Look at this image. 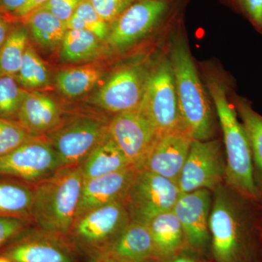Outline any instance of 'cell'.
<instances>
[{
	"label": "cell",
	"mask_w": 262,
	"mask_h": 262,
	"mask_svg": "<svg viewBox=\"0 0 262 262\" xmlns=\"http://www.w3.org/2000/svg\"><path fill=\"white\" fill-rule=\"evenodd\" d=\"M173 70L183 130L193 140L207 141L213 134V115L208 95L184 37H176L170 46Z\"/></svg>",
	"instance_id": "1"
},
{
	"label": "cell",
	"mask_w": 262,
	"mask_h": 262,
	"mask_svg": "<svg viewBox=\"0 0 262 262\" xmlns=\"http://www.w3.org/2000/svg\"><path fill=\"white\" fill-rule=\"evenodd\" d=\"M84 179L80 165L59 169L34 185L32 222L48 232L69 235L80 203Z\"/></svg>",
	"instance_id": "2"
},
{
	"label": "cell",
	"mask_w": 262,
	"mask_h": 262,
	"mask_svg": "<svg viewBox=\"0 0 262 262\" xmlns=\"http://www.w3.org/2000/svg\"><path fill=\"white\" fill-rule=\"evenodd\" d=\"M207 83L223 132L227 182L239 194L256 199L258 189L254 177L252 151L246 131L229 104L227 91L222 81L208 77Z\"/></svg>",
	"instance_id": "3"
},
{
	"label": "cell",
	"mask_w": 262,
	"mask_h": 262,
	"mask_svg": "<svg viewBox=\"0 0 262 262\" xmlns=\"http://www.w3.org/2000/svg\"><path fill=\"white\" fill-rule=\"evenodd\" d=\"M242 215L227 193L218 189L208 223L215 262H251V243Z\"/></svg>",
	"instance_id": "4"
},
{
	"label": "cell",
	"mask_w": 262,
	"mask_h": 262,
	"mask_svg": "<svg viewBox=\"0 0 262 262\" xmlns=\"http://www.w3.org/2000/svg\"><path fill=\"white\" fill-rule=\"evenodd\" d=\"M139 108L160 137L184 133L173 70L168 58L160 60L150 71Z\"/></svg>",
	"instance_id": "5"
},
{
	"label": "cell",
	"mask_w": 262,
	"mask_h": 262,
	"mask_svg": "<svg viewBox=\"0 0 262 262\" xmlns=\"http://www.w3.org/2000/svg\"><path fill=\"white\" fill-rule=\"evenodd\" d=\"M124 201L98 207L76 219L69 237L80 251L99 256L130 222Z\"/></svg>",
	"instance_id": "6"
},
{
	"label": "cell",
	"mask_w": 262,
	"mask_h": 262,
	"mask_svg": "<svg viewBox=\"0 0 262 262\" xmlns=\"http://www.w3.org/2000/svg\"><path fill=\"white\" fill-rule=\"evenodd\" d=\"M108 125L96 117L81 116L61 122L45 138L56 151L61 168L77 166L107 134Z\"/></svg>",
	"instance_id": "7"
},
{
	"label": "cell",
	"mask_w": 262,
	"mask_h": 262,
	"mask_svg": "<svg viewBox=\"0 0 262 262\" xmlns=\"http://www.w3.org/2000/svg\"><path fill=\"white\" fill-rule=\"evenodd\" d=\"M181 194L175 182L139 170L124 203L130 221L147 224L157 215L172 211Z\"/></svg>",
	"instance_id": "8"
},
{
	"label": "cell",
	"mask_w": 262,
	"mask_h": 262,
	"mask_svg": "<svg viewBox=\"0 0 262 262\" xmlns=\"http://www.w3.org/2000/svg\"><path fill=\"white\" fill-rule=\"evenodd\" d=\"M59 169L56 152L45 137L34 138L0 157V177L18 179L30 185L46 180Z\"/></svg>",
	"instance_id": "9"
},
{
	"label": "cell",
	"mask_w": 262,
	"mask_h": 262,
	"mask_svg": "<svg viewBox=\"0 0 262 262\" xmlns=\"http://www.w3.org/2000/svg\"><path fill=\"white\" fill-rule=\"evenodd\" d=\"M15 239L3 253L13 262H80L81 251L68 235L37 227Z\"/></svg>",
	"instance_id": "10"
},
{
	"label": "cell",
	"mask_w": 262,
	"mask_h": 262,
	"mask_svg": "<svg viewBox=\"0 0 262 262\" xmlns=\"http://www.w3.org/2000/svg\"><path fill=\"white\" fill-rule=\"evenodd\" d=\"M149 72L140 65L124 66L108 77L94 103L115 115L137 110L145 93Z\"/></svg>",
	"instance_id": "11"
},
{
	"label": "cell",
	"mask_w": 262,
	"mask_h": 262,
	"mask_svg": "<svg viewBox=\"0 0 262 262\" xmlns=\"http://www.w3.org/2000/svg\"><path fill=\"white\" fill-rule=\"evenodd\" d=\"M226 175L220 141L193 140L178 186L182 193L220 185Z\"/></svg>",
	"instance_id": "12"
},
{
	"label": "cell",
	"mask_w": 262,
	"mask_h": 262,
	"mask_svg": "<svg viewBox=\"0 0 262 262\" xmlns=\"http://www.w3.org/2000/svg\"><path fill=\"white\" fill-rule=\"evenodd\" d=\"M108 133L130 165L139 170L160 138L139 108L115 115L108 122Z\"/></svg>",
	"instance_id": "13"
},
{
	"label": "cell",
	"mask_w": 262,
	"mask_h": 262,
	"mask_svg": "<svg viewBox=\"0 0 262 262\" xmlns=\"http://www.w3.org/2000/svg\"><path fill=\"white\" fill-rule=\"evenodd\" d=\"M171 0H137L110 25L106 41L114 48L129 46L161 21Z\"/></svg>",
	"instance_id": "14"
},
{
	"label": "cell",
	"mask_w": 262,
	"mask_h": 262,
	"mask_svg": "<svg viewBox=\"0 0 262 262\" xmlns=\"http://www.w3.org/2000/svg\"><path fill=\"white\" fill-rule=\"evenodd\" d=\"M211 194L206 189L182 193L173 208L180 222L186 243L196 251H203L209 244Z\"/></svg>",
	"instance_id": "15"
},
{
	"label": "cell",
	"mask_w": 262,
	"mask_h": 262,
	"mask_svg": "<svg viewBox=\"0 0 262 262\" xmlns=\"http://www.w3.org/2000/svg\"><path fill=\"white\" fill-rule=\"evenodd\" d=\"M138 171L139 169L130 166L115 173L84 181L76 219L98 207L124 201Z\"/></svg>",
	"instance_id": "16"
},
{
	"label": "cell",
	"mask_w": 262,
	"mask_h": 262,
	"mask_svg": "<svg viewBox=\"0 0 262 262\" xmlns=\"http://www.w3.org/2000/svg\"><path fill=\"white\" fill-rule=\"evenodd\" d=\"M192 141L184 133L160 137L140 170L161 176L178 184Z\"/></svg>",
	"instance_id": "17"
},
{
	"label": "cell",
	"mask_w": 262,
	"mask_h": 262,
	"mask_svg": "<svg viewBox=\"0 0 262 262\" xmlns=\"http://www.w3.org/2000/svg\"><path fill=\"white\" fill-rule=\"evenodd\" d=\"M100 256L116 262H148L155 259L154 244L147 225L130 221Z\"/></svg>",
	"instance_id": "18"
},
{
	"label": "cell",
	"mask_w": 262,
	"mask_h": 262,
	"mask_svg": "<svg viewBox=\"0 0 262 262\" xmlns=\"http://www.w3.org/2000/svg\"><path fill=\"white\" fill-rule=\"evenodd\" d=\"M61 108L53 98L27 91L16 122L32 136L44 137L61 123Z\"/></svg>",
	"instance_id": "19"
},
{
	"label": "cell",
	"mask_w": 262,
	"mask_h": 262,
	"mask_svg": "<svg viewBox=\"0 0 262 262\" xmlns=\"http://www.w3.org/2000/svg\"><path fill=\"white\" fill-rule=\"evenodd\" d=\"M146 225L154 244L155 259L168 261L182 252L185 237L173 210L157 215Z\"/></svg>",
	"instance_id": "20"
},
{
	"label": "cell",
	"mask_w": 262,
	"mask_h": 262,
	"mask_svg": "<svg viewBox=\"0 0 262 262\" xmlns=\"http://www.w3.org/2000/svg\"><path fill=\"white\" fill-rule=\"evenodd\" d=\"M133 166L108 133L80 165L84 181Z\"/></svg>",
	"instance_id": "21"
},
{
	"label": "cell",
	"mask_w": 262,
	"mask_h": 262,
	"mask_svg": "<svg viewBox=\"0 0 262 262\" xmlns=\"http://www.w3.org/2000/svg\"><path fill=\"white\" fill-rule=\"evenodd\" d=\"M19 20L26 26L33 39L46 49L61 46L68 30L67 24L43 8Z\"/></svg>",
	"instance_id": "22"
},
{
	"label": "cell",
	"mask_w": 262,
	"mask_h": 262,
	"mask_svg": "<svg viewBox=\"0 0 262 262\" xmlns=\"http://www.w3.org/2000/svg\"><path fill=\"white\" fill-rule=\"evenodd\" d=\"M102 76V68L98 65L69 67L57 73L56 85L67 97H78L94 89Z\"/></svg>",
	"instance_id": "23"
},
{
	"label": "cell",
	"mask_w": 262,
	"mask_h": 262,
	"mask_svg": "<svg viewBox=\"0 0 262 262\" xmlns=\"http://www.w3.org/2000/svg\"><path fill=\"white\" fill-rule=\"evenodd\" d=\"M24 182H0V215L32 222L34 185Z\"/></svg>",
	"instance_id": "24"
},
{
	"label": "cell",
	"mask_w": 262,
	"mask_h": 262,
	"mask_svg": "<svg viewBox=\"0 0 262 262\" xmlns=\"http://www.w3.org/2000/svg\"><path fill=\"white\" fill-rule=\"evenodd\" d=\"M101 41L92 33L81 29H68L61 45V57L67 62L89 61L102 50Z\"/></svg>",
	"instance_id": "25"
},
{
	"label": "cell",
	"mask_w": 262,
	"mask_h": 262,
	"mask_svg": "<svg viewBox=\"0 0 262 262\" xmlns=\"http://www.w3.org/2000/svg\"><path fill=\"white\" fill-rule=\"evenodd\" d=\"M29 45V32L24 25H13L0 48V76H15L21 66Z\"/></svg>",
	"instance_id": "26"
},
{
	"label": "cell",
	"mask_w": 262,
	"mask_h": 262,
	"mask_svg": "<svg viewBox=\"0 0 262 262\" xmlns=\"http://www.w3.org/2000/svg\"><path fill=\"white\" fill-rule=\"evenodd\" d=\"M15 78L23 89L29 91H37L49 86L47 67L29 43Z\"/></svg>",
	"instance_id": "27"
},
{
	"label": "cell",
	"mask_w": 262,
	"mask_h": 262,
	"mask_svg": "<svg viewBox=\"0 0 262 262\" xmlns=\"http://www.w3.org/2000/svg\"><path fill=\"white\" fill-rule=\"evenodd\" d=\"M67 29L89 31L101 41H106L110 25L98 14L88 0H82L72 18L67 23Z\"/></svg>",
	"instance_id": "28"
},
{
	"label": "cell",
	"mask_w": 262,
	"mask_h": 262,
	"mask_svg": "<svg viewBox=\"0 0 262 262\" xmlns=\"http://www.w3.org/2000/svg\"><path fill=\"white\" fill-rule=\"evenodd\" d=\"M237 105L243 125L249 139L253 162L262 179V116L244 101H239Z\"/></svg>",
	"instance_id": "29"
},
{
	"label": "cell",
	"mask_w": 262,
	"mask_h": 262,
	"mask_svg": "<svg viewBox=\"0 0 262 262\" xmlns=\"http://www.w3.org/2000/svg\"><path fill=\"white\" fill-rule=\"evenodd\" d=\"M26 93L15 76H0V118L16 121Z\"/></svg>",
	"instance_id": "30"
},
{
	"label": "cell",
	"mask_w": 262,
	"mask_h": 262,
	"mask_svg": "<svg viewBox=\"0 0 262 262\" xmlns=\"http://www.w3.org/2000/svg\"><path fill=\"white\" fill-rule=\"evenodd\" d=\"M35 137L18 122L0 118V157L9 154Z\"/></svg>",
	"instance_id": "31"
},
{
	"label": "cell",
	"mask_w": 262,
	"mask_h": 262,
	"mask_svg": "<svg viewBox=\"0 0 262 262\" xmlns=\"http://www.w3.org/2000/svg\"><path fill=\"white\" fill-rule=\"evenodd\" d=\"M101 18L110 25L137 0H88Z\"/></svg>",
	"instance_id": "32"
},
{
	"label": "cell",
	"mask_w": 262,
	"mask_h": 262,
	"mask_svg": "<svg viewBox=\"0 0 262 262\" xmlns=\"http://www.w3.org/2000/svg\"><path fill=\"white\" fill-rule=\"evenodd\" d=\"M31 221L0 215V248L27 230Z\"/></svg>",
	"instance_id": "33"
},
{
	"label": "cell",
	"mask_w": 262,
	"mask_h": 262,
	"mask_svg": "<svg viewBox=\"0 0 262 262\" xmlns=\"http://www.w3.org/2000/svg\"><path fill=\"white\" fill-rule=\"evenodd\" d=\"M82 0H48L42 8L67 24Z\"/></svg>",
	"instance_id": "34"
},
{
	"label": "cell",
	"mask_w": 262,
	"mask_h": 262,
	"mask_svg": "<svg viewBox=\"0 0 262 262\" xmlns=\"http://www.w3.org/2000/svg\"><path fill=\"white\" fill-rule=\"evenodd\" d=\"M18 20H19L18 19L5 13L4 10L0 8V48L3 46L9 35L10 30L14 25V23Z\"/></svg>",
	"instance_id": "35"
},
{
	"label": "cell",
	"mask_w": 262,
	"mask_h": 262,
	"mask_svg": "<svg viewBox=\"0 0 262 262\" xmlns=\"http://www.w3.org/2000/svg\"><path fill=\"white\" fill-rule=\"evenodd\" d=\"M244 3L253 21L262 27V0H244Z\"/></svg>",
	"instance_id": "36"
},
{
	"label": "cell",
	"mask_w": 262,
	"mask_h": 262,
	"mask_svg": "<svg viewBox=\"0 0 262 262\" xmlns=\"http://www.w3.org/2000/svg\"><path fill=\"white\" fill-rule=\"evenodd\" d=\"M48 1V0H27L23 8L14 15V18L18 20L25 18L33 12L42 8Z\"/></svg>",
	"instance_id": "37"
},
{
	"label": "cell",
	"mask_w": 262,
	"mask_h": 262,
	"mask_svg": "<svg viewBox=\"0 0 262 262\" xmlns=\"http://www.w3.org/2000/svg\"><path fill=\"white\" fill-rule=\"evenodd\" d=\"M27 0H0V8L12 16L23 8Z\"/></svg>",
	"instance_id": "38"
},
{
	"label": "cell",
	"mask_w": 262,
	"mask_h": 262,
	"mask_svg": "<svg viewBox=\"0 0 262 262\" xmlns=\"http://www.w3.org/2000/svg\"><path fill=\"white\" fill-rule=\"evenodd\" d=\"M168 262H196V258L192 254L180 252Z\"/></svg>",
	"instance_id": "39"
},
{
	"label": "cell",
	"mask_w": 262,
	"mask_h": 262,
	"mask_svg": "<svg viewBox=\"0 0 262 262\" xmlns=\"http://www.w3.org/2000/svg\"><path fill=\"white\" fill-rule=\"evenodd\" d=\"M92 262H116L111 258L106 257V256H100L98 257L94 258Z\"/></svg>",
	"instance_id": "40"
},
{
	"label": "cell",
	"mask_w": 262,
	"mask_h": 262,
	"mask_svg": "<svg viewBox=\"0 0 262 262\" xmlns=\"http://www.w3.org/2000/svg\"><path fill=\"white\" fill-rule=\"evenodd\" d=\"M0 262H13L10 258L5 257L4 256H0Z\"/></svg>",
	"instance_id": "41"
}]
</instances>
